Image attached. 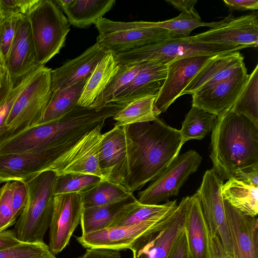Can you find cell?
<instances>
[{
  "label": "cell",
  "mask_w": 258,
  "mask_h": 258,
  "mask_svg": "<svg viewBox=\"0 0 258 258\" xmlns=\"http://www.w3.org/2000/svg\"><path fill=\"white\" fill-rule=\"evenodd\" d=\"M178 205L176 200L167 201L159 205H145L135 198L126 204L110 222L108 227L132 225L150 221H165L172 219Z\"/></svg>",
  "instance_id": "cell-25"
},
{
  "label": "cell",
  "mask_w": 258,
  "mask_h": 258,
  "mask_svg": "<svg viewBox=\"0 0 258 258\" xmlns=\"http://www.w3.org/2000/svg\"><path fill=\"white\" fill-rule=\"evenodd\" d=\"M156 99L154 96L145 97L123 106L112 117L116 121L114 125L125 126L155 120L161 113L155 106Z\"/></svg>",
  "instance_id": "cell-31"
},
{
  "label": "cell",
  "mask_w": 258,
  "mask_h": 258,
  "mask_svg": "<svg viewBox=\"0 0 258 258\" xmlns=\"http://www.w3.org/2000/svg\"><path fill=\"white\" fill-rule=\"evenodd\" d=\"M167 258H191L184 229L175 240Z\"/></svg>",
  "instance_id": "cell-45"
},
{
  "label": "cell",
  "mask_w": 258,
  "mask_h": 258,
  "mask_svg": "<svg viewBox=\"0 0 258 258\" xmlns=\"http://www.w3.org/2000/svg\"><path fill=\"white\" fill-rule=\"evenodd\" d=\"M102 179L94 175L69 173L57 176L54 195L68 193H81L88 190Z\"/></svg>",
  "instance_id": "cell-38"
},
{
  "label": "cell",
  "mask_w": 258,
  "mask_h": 258,
  "mask_svg": "<svg viewBox=\"0 0 258 258\" xmlns=\"http://www.w3.org/2000/svg\"><path fill=\"white\" fill-rule=\"evenodd\" d=\"M87 79L66 88L52 91L49 103L35 126L58 120L74 109L78 105Z\"/></svg>",
  "instance_id": "cell-30"
},
{
  "label": "cell",
  "mask_w": 258,
  "mask_h": 258,
  "mask_svg": "<svg viewBox=\"0 0 258 258\" xmlns=\"http://www.w3.org/2000/svg\"><path fill=\"white\" fill-rule=\"evenodd\" d=\"M196 42L256 47L258 45V13L236 18L231 15L218 26L188 37Z\"/></svg>",
  "instance_id": "cell-13"
},
{
  "label": "cell",
  "mask_w": 258,
  "mask_h": 258,
  "mask_svg": "<svg viewBox=\"0 0 258 258\" xmlns=\"http://www.w3.org/2000/svg\"><path fill=\"white\" fill-rule=\"evenodd\" d=\"M78 258H121L118 250L100 248H87L85 253Z\"/></svg>",
  "instance_id": "cell-48"
},
{
  "label": "cell",
  "mask_w": 258,
  "mask_h": 258,
  "mask_svg": "<svg viewBox=\"0 0 258 258\" xmlns=\"http://www.w3.org/2000/svg\"><path fill=\"white\" fill-rule=\"evenodd\" d=\"M35 70L26 76L24 77L11 89L4 102L1 105L0 132L4 128L5 123L8 117L14 103L31 79Z\"/></svg>",
  "instance_id": "cell-43"
},
{
  "label": "cell",
  "mask_w": 258,
  "mask_h": 258,
  "mask_svg": "<svg viewBox=\"0 0 258 258\" xmlns=\"http://www.w3.org/2000/svg\"><path fill=\"white\" fill-rule=\"evenodd\" d=\"M184 230L191 258H211L210 235L196 194L190 196Z\"/></svg>",
  "instance_id": "cell-26"
},
{
  "label": "cell",
  "mask_w": 258,
  "mask_h": 258,
  "mask_svg": "<svg viewBox=\"0 0 258 258\" xmlns=\"http://www.w3.org/2000/svg\"><path fill=\"white\" fill-rule=\"evenodd\" d=\"M223 2L231 12L234 10L254 11L258 9L257 0H224Z\"/></svg>",
  "instance_id": "cell-49"
},
{
  "label": "cell",
  "mask_w": 258,
  "mask_h": 258,
  "mask_svg": "<svg viewBox=\"0 0 258 258\" xmlns=\"http://www.w3.org/2000/svg\"><path fill=\"white\" fill-rule=\"evenodd\" d=\"M202 161L194 150L178 155L148 187L139 192L138 201L145 205H159L177 196L189 176L195 172Z\"/></svg>",
  "instance_id": "cell-9"
},
{
  "label": "cell",
  "mask_w": 258,
  "mask_h": 258,
  "mask_svg": "<svg viewBox=\"0 0 258 258\" xmlns=\"http://www.w3.org/2000/svg\"><path fill=\"white\" fill-rule=\"evenodd\" d=\"M223 180L213 169L205 173L195 193L208 224L210 235L219 237L225 250L232 255L233 248L222 194Z\"/></svg>",
  "instance_id": "cell-10"
},
{
  "label": "cell",
  "mask_w": 258,
  "mask_h": 258,
  "mask_svg": "<svg viewBox=\"0 0 258 258\" xmlns=\"http://www.w3.org/2000/svg\"><path fill=\"white\" fill-rule=\"evenodd\" d=\"M16 181L5 182L0 187V232L6 230L17 221L12 203Z\"/></svg>",
  "instance_id": "cell-40"
},
{
  "label": "cell",
  "mask_w": 258,
  "mask_h": 258,
  "mask_svg": "<svg viewBox=\"0 0 258 258\" xmlns=\"http://www.w3.org/2000/svg\"><path fill=\"white\" fill-rule=\"evenodd\" d=\"M0 258H56L44 242H21L0 250Z\"/></svg>",
  "instance_id": "cell-39"
},
{
  "label": "cell",
  "mask_w": 258,
  "mask_h": 258,
  "mask_svg": "<svg viewBox=\"0 0 258 258\" xmlns=\"http://www.w3.org/2000/svg\"><path fill=\"white\" fill-rule=\"evenodd\" d=\"M222 194L224 201L243 214L252 217L257 215V186L232 177L223 184Z\"/></svg>",
  "instance_id": "cell-29"
},
{
  "label": "cell",
  "mask_w": 258,
  "mask_h": 258,
  "mask_svg": "<svg viewBox=\"0 0 258 258\" xmlns=\"http://www.w3.org/2000/svg\"><path fill=\"white\" fill-rule=\"evenodd\" d=\"M10 79L6 70L0 66V87L3 86Z\"/></svg>",
  "instance_id": "cell-53"
},
{
  "label": "cell",
  "mask_w": 258,
  "mask_h": 258,
  "mask_svg": "<svg viewBox=\"0 0 258 258\" xmlns=\"http://www.w3.org/2000/svg\"><path fill=\"white\" fill-rule=\"evenodd\" d=\"M167 63L158 60L146 61L135 77L123 87L108 103L123 107L141 98L157 97L166 77Z\"/></svg>",
  "instance_id": "cell-19"
},
{
  "label": "cell",
  "mask_w": 258,
  "mask_h": 258,
  "mask_svg": "<svg viewBox=\"0 0 258 258\" xmlns=\"http://www.w3.org/2000/svg\"><path fill=\"white\" fill-rule=\"evenodd\" d=\"M247 48L242 45H227L194 42L188 38L168 39L114 54L121 64L150 60L168 62L172 60L192 56H215Z\"/></svg>",
  "instance_id": "cell-7"
},
{
  "label": "cell",
  "mask_w": 258,
  "mask_h": 258,
  "mask_svg": "<svg viewBox=\"0 0 258 258\" xmlns=\"http://www.w3.org/2000/svg\"><path fill=\"white\" fill-rule=\"evenodd\" d=\"M105 123L86 134L74 146L60 156L50 170L56 175L69 173L94 175L103 180L98 163V151Z\"/></svg>",
  "instance_id": "cell-11"
},
{
  "label": "cell",
  "mask_w": 258,
  "mask_h": 258,
  "mask_svg": "<svg viewBox=\"0 0 258 258\" xmlns=\"http://www.w3.org/2000/svg\"><path fill=\"white\" fill-rule=\"evenodd\" d=\"M190 197L182 199L176 213L169 224L163 229L140 239L131 250L133 258H167L180 233L184 229L186 212Z\"/></svg>",
  "instance_id": "cell-17"
},
{
  "label": "cell",
  "mask_w": 258,
  "mask_h": 258,
  "mask_svg": "<svg viewBox=\"0 0 258 258\" xmlns=\"http://www.w3.org/2000/svg\"><path fill=\"white\" fill-rule=\"evenodd\" d=\"M211 258H232L223 247L218 236L210 235Z\"/></svg>",
  "instance_id": "cell-50"
},
{
  "label": "cell",
  "mask_w": 258,
  "mask_h": 258,
  "mask_svg": "<svg viewBox=\"0 0 258 258\" xmlns=\"http://www.w3.org/2000/svg\"><path fill=\"white\" fill-rule=\"evenodd\" d=\"M109 52L97 43L77 57L51 70L52 91L61 90L87 79L97 64Z\"/></svg>",
  "instance_id": "cell-24"
},
{
  "label": "cell",
  "mask_w": 258,
  "mask_h": 258,
  "mask_svg": "<svg viewBox=\"0 0 258 258\" xmlns=\"http://www.w3.org/2000/svg\"><path fill=\"white\" fill-rule=\"evenodd\" d=\"M246 69L239 51L213 57L194 77L180 96L192 95L198 91L226 80Z\"/></svg>",
  "instance_id": "cell-22"
},
{
  "label": "cell",
  "mask_w": 258,
  "mask_h": 258,
  "mask_svg": "<svg viewBox=\"0 0 258 258\" xmlns=\"http://www.w3.org/2000/svg\"><path fill=\"white\" fill-rule=\"evenodd\" d=\"M38 67L30 22L28 17H22L16 23L5 68L15 86Z\"/></svg>",
  "instance_id": "cell-18"
},
{
  "label": "cell",
  "mask_w": 258,
  "mask_h": 258,
  "mask_svg": "<svg viewBox=\"0 0 258 258\" xmlns=\"http://www.w3.org/2000/svg\"><path fill=\"white\" fill-rule=\"evenodd\" d=\"M96 43L114 54L170 39L164 29L150 27L148 21L118 22L101 18L94 24Z\"/></svg>",
  "instance_id": "cell-8"
},
{
  "label": "cell",
  "mask_w": 258,
  "mask_h": 258,
  "mask_svg": "<svg viewBox=\"0 0 258 258\" xmlns=\"http://www.w3.org/2000/svg\"><path fill=\"white\" fill-rule=\"evenodd\" d=\"M83 208L106 205L127 199L134 196L123 186L101 180L87 191L79 194Z\"/></svg>",
  "instance_id": "cell-32"
},
{
  "label": "cell",
  "mask_w": 258,
  "mask_h": 258,
  "mask_svg": "<svg viewBox=\"0 0 258 258\" xmlns=\"http://www.w3.org/2000/svg\"><path fill=\"white\" fill-rule=\"evenodd\" d=\"M98 163L103 180L124 187L127 173L126 139L124 126L102 134Z\"/></svg>",
  "instance_id": "cell-16"
},
{
  "label": "cell",
  "mask_w": 258,
  "mask_h": 258,
  "mask_svg": "<svg viewBox=\"0 0 258 258\" xmlns=\"http://www.w3.org/2000/svg\"><path fill=\"white\" fill-rule=\"evenodd\" d=\"M135 198L134 196L125 200L106 205L83 208L80 220L82 235L107 228L111 220L121 208Z\"/></svg>",
  "instance_id": "cell-33"
},
{
  "label": "cell",
  "mask_w": 258,
  "mask_h": 258,
  "mask_svg": "<svg viewBox=\"0 0 258 258\" xmlns=\"http://www.w3.org/2000/svg\"><path fill=\"white\" fill-rule=\"evenodd\" d=\"M14 87L11 79L3 86L0 87V106L4 102L10 91Z\"/></svg>",
  "instance_id": "cell-52"
},
{
  "label": "cell",
  "mask_w": 258,
  "mask_h": 258,
  "mask_svg": "<svg viewBox=\"0 0 258 258\" xmlns=\"http://www.w3.org/2000/svg\"><path fill=\"white\" fill-rule=\"evenodd\" d=\"M83 211L79 193L55 195L49 226L48 247L53 255L61 252L68 244L71 237L80 223Z\"/></svg>",
  "instance_id": "cell-14"
},
{
  "label": "cell",
  "mask_w": 258,
  "mask_h": 258,
  "mask_svg": "<svg viewBox=\"0 0 258 258\" xmlns=\"http://www.w3.org/2000/svg\"><path fill=\"white\" fill-rule=\"evenodd\" d=\"M28 18L37 64L44 66L63 46L70 25L61 10L52 0H42Z\"/></svg>",
  "instance_id": "cell-6"
},
{
  "label": "cell",
  "mask_w": 258,
  "mask_h": 258,
  "mask_svg": "<svg viewBox=\"0 0 258 258\" xmlns=\"http://www.w3.org/2000/svg\"><path fill=\"white\" fill-rule=\"evenodd\" d=\"M216 119V115L191 106L179 130L182 145L190 140L203 139L212 132Z\"/></svg>",
  "instance_id": "cell-34"
},
{
  "label": "cell",
  "mask_w": 258,
  "mask_h": 258,
  "mask_svg": "<svg viewBox=\"0 0 258 258\" xmlns=\"http://www.w3.org/2000/svg\"><path fill=\"white\" fill-rule=\"evenodd\" d=\"M120 67L114 54L109 52L96 66L86 80L78 105L94 108Z\"/></svg>",
  "instance_id": "cell-27"
},
{
  "label": "cell",
  "mask_w": 258,
  "mask_h": 258,
  "mask_svg": "<svg viewBox=\"0 0 258 258\" xmlns=\"http://www.w3.org/2000/svg\"><path fill=\"white\" fill-rule=\"evenodd\" d=\"M173 218L165 221L144 222L129 226L107 227L82 235L77 240L86 248H100L118 251L131 249L142 237L163 229Z\"/></svg>",
  "instance_id": "cell-12"
},
{
  "label": "cell",
  "mask_w": 258,
  "mask_h": 258,
  "mask_svg": "<svg viewBox=\"0 0 258 258\" xmlns=\"http://www.w3.org/2000/svg\"><path fill=\"white\" fill-rule=\"evenodd\" d=\"M56 158L48 151L0 155V183L27 181L50 170Z\"/></svg>",
  "instance_id": "cell-20"
},
{
  "label": "cell",
  "mask_w": 258,
  "mask_h": 258,
  "mask_svg": "<svg viewBox=\"0 0 258 258\" xmlns=\"http://www.w3.org/2000/svg\"><path fill=\"white\" fill-rule=\"evenodd\" d=\"M124 127L127 156L124 187L133 193L166 168L179 155L182 145L179 130L158 117Z\"/></svg>",
  "instance_id": "cell-1"
},
{
  "label": "cell",
  "mask_w": 258,
  "mask_h": 258,
  "mask_svg": "<svg viewBox=\"0 0 258 258\" xmlns=\"http://www.w3.org/2000/svg\"><path fill=\"white\" fill-rule=\"evenodd\" d=\"M146 62L126 64L119 63L118 72L107 85L94 108L99 111L104 108L113 97L135 77Z\"/></svg>",
  "instance_id": "cell-37"
},
{
  "label": "cell",
  "mask_w": 258,
  "mask_h": 258,
  "mask_svg": "<svg viewBox=\"0 0 258 258\" xmlns=\"http://www.w3.org/2000/svg\"><path fill=\"white\" fill-rule=\"evenodd\" d=\"M214 56H188L167 63L166 77L155 103L161 113L165 112L180 97L182 92L198 72Z\"/></svg>",
  "instance_id": "cell-15"
},
{
  "label": "cell",
  "mask_w": 258,
  "mask_h": 258,
  "mask_svg": "<svg viewBox=\"0 0 258 258\" xmlns=\"http://www.w3.org/2000/svg\"><path fill=\"white\" fill-rule=\"evenodd\" d=\"M51 70L45 66L35 70L12 106L0 132V144L34 126L40 119L52 94Z\"/></svg>",
  "instance_id": "cell-5"
},
{
  "label": "cell",
  "mask_w": 258,
  "mask_h": 258,
  "mask_svg": "<svg viewBox=\"0 0 258 258\" xmlns=\"http://www.w3.org/2000/svg\"><path fill=\"white\" fill-rule=\"evenodd\" d=\"M233 177L258 187V165L239 170Z\"/></svg>",
  "instance_id": "cell-47"
},
{
  "label": "cell",
  "mask_w": 258,
  "mask_h": 258,
  "mask_svg": "<svg viewBox=\"0 0 258 258\" xmlns=\"http://www.w3.org/2000/svg\"><path fill=\"white\" fill-rule=\"evenodd\" d=\"M210 158L221 179L258 165V126L231 108L219 115L212 130Z\"/></svg>",
  "instance_id": "cell-3"
},
{
  "label": "cell",
  "mask_w": 258,
  "mask_h": 258,
  "mask_svg": "<svg viewBox=\"0 0 258 258\" xmlns=\"http://www.w3.org/2000/svg\"><path fill=\"white\" fill-rule=\"evenodd\" d=\"M122 107L107 104L98 111L77 105L55 121L29 128L0 144V155L48 151L57 159L97 125Z\"/></svg>",
  "instance_id": "cell-2"
},
{
  "label": "cell",
  "mask_w": 258,
  "mask_h": 258,
  "mask_svg": "<svg viewBox=\"0 0 258 258\" xmlns=\"http://www.w3.org/2000/svg\"><path fill=\"white\" fill-rule=\"evenodd\" d=\"M231 109L258 126V64L248 75L242 91Z\"/></svg>",
  "instance_id": "cell-35"
},
{
  "label": "cell",
  "mask_w": 258,
  "mask_h": 258,
  "mask_svg": "<svg viewBox=\"0 0 258 258\" xmlns=\"http://www.w3.org/2000/svg\"><path fill=\"white\" fill-rule=\"evenodd\" d=\"M42 0H0V16L28 17Z\"/></svg>",
  "instance_id": "cell-41"
},
{
  "label": "cell",
  "mask_w": 258,
  "mask_h": 258,
  "mask_svg": "<svg viewBox=\"0 0 258 258\" xmlns=\"http://www.w3.org/2000/svg\"><path fill=\"white\" fill-rule=\"evenodd\" d=\"M165 1L178 11L190 14L196 18L201 19L200 15L195 9V6L198 3V1L166 0Z\"/></svg>",
  "instance_id": "cell-46"
},
{
  "label": "cell",
  "mask_w": 258,
  "mask_h": 258,
  "mask_svg": "<svg viewBox=\"0 0 258 258\" xmlns=\"http://www.w3.org/2000/svg\"><path fill=\"white\" fill-rule=\"evenodd\" d=\"M27 197V188L23 181H16L12 203L14 213L18 219L25 205Z\"/></svg>",
  "instance_id": "cell-44"
},
{
  "label": "cell",
  "mask_w": 258,
  "mask_h": 258,
  "mask_svg": "<svg viewBox=\"0 0 258 258\" xmlns=\"http://www.w3.org/2000/svg\"><path fill=\"white\" fill-rule=\"evenodd\" d=\"M21 17L20 16L8 18L0 16V51L5 64L14 39L17 22Z\"/></svg>",
  "instance_id": "cell-42"
},
{
  "label": "cell",
  "mask_w": 258,
  "mask_h": 258,
  "mask_svg": "<svg viewBox=\"0 0 258 258\" xmlns=\"http://www.w3.org/2000/svg\"><path fill=\"white\" fill-rule=\"evenodd\" d=\"M201 19L183 12L177 17L164 21L149 22L150 26L166 30L170 39L186 38L189 37L191 32L200 27L214 28L222 22H204Z\"/></svg>",
  "instance_id": "cell-36"
},
{
  "label": "cell",
  "mask_w": 258,
  "mask_h": 258,
  "mask_svg": "<svg viewBox=\"0 0 258 258\" xmlns=\"http://www.w3.org/2000/svg\"><path fill=\"white\" fill-rule=\"evenodd\" d=\"M21 242L17 238L14 230H6L0 232V250Z\"/></svg>",
  "instance_id": "cell-51"
},
{
  "label": "cell",
  "mask_w": 258,
  "mask_h": 258,
  "mask_svg": "<svg viewBox=\"0 0 258 258\" xmlns=\"http://www.w3.org/2000/svg\"><path fill=\"white\" fill-rule=\"evenodd\" d=\"M232 248V258H258V220L224 201Z\"/></svg>",
  "instance_id": "cell-23"
},
{
  "label": "cell",
  "mask_w": 258,
  "mask_h": 258,
  "mask_svg": "<svg viewBox=\"0 0 258 258\" xmlns=\"http://www.w3.org/2000/svg\"><path fill=\"white\" fill-rule=\"evenodd\" d=\"M56 177L55 172L47 170L24 181L27 188V200L14 230L20 242H44L43 237L52 215Z\"/></svg>",
  "instance_id": "cell-4"
},
{
  "label": "cell",
  "mask_w": 258,
  "mask_h": 258,
  "mask_svg": "<svg viewBox=\"0 0 258 258\" xmlns=\"http://www.w3.org/2000/svg\"><path fill=\"white\" fill-rule=\"evenodd\" d=\"M0 66L6 69L5 61L3 58L1 51H0Z\"/></svg>",
  "instance_id": "cell-54"
},
{
  "label": "cell",
  "mask_w": 258,
  "mask_h": 258,
  "mask_svg": "<svg viewBox=\"0 0 258 258\" xmlns=\"http://www.w3.org/2000/svg\"><path fill=\"white\" fill-rule=\"evenodd\" d=\"M247 69L238 74L192 94V106L219 115L231 108L248 78Z\"/></svg>",
  "instance_id": "cell-21"
},
{
  "label": "cell",
  "mask_w": 258,
  "mask_h": 258,
  "mask_svg": "<svg viewBox=\"0 0 258 258\" xmlns=\"http://www.w3.org/2000/svg\"><path fill=\"white\" fill-rule=\"evenodd\" d=\"M115 0H71L61 10L66 14L70 25L86 29L109 12Z\"/></svg>",
  "instance_id": "cell-28"
}]
</instances>
